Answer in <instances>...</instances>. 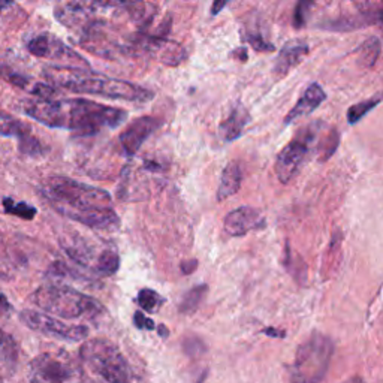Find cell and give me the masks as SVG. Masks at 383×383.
I'll use <instances>...</instances> for the list:
<instances>
[{
  "label": "cell",
  "instance_id": "obj_1",
  "mask_svg": "<svg viewBox=\"0 0 383 383\" xmlns=\"http://www.w3.org/2000/svg\"><path fill=\"white\" fill-rule=\"evenodd\" d=\"M41 192L50 206L66 219L98 231H113L120 226L111 195L103 189L68 177H50L42 183Z\"/></svg>",
  "mask_w": 383,
  "mask_h": 383
},
{
  "label": "cell",
  "instance_id": "obj_2",
  "mask_svg": "<svg viewBox=\"0 0 383 383\" xmlns=\"http://www.w3.org/2000/svg\"><path fill=\"white\" fill-rule=\"evenodd\" d=\"M23 111L46 127L66 129L81 135H94L102 129H115L127 118L125 110L82 98L26 101L23 103Z\"/></svg>",
  "mask_w": 383,
  "mask_h": 383
},
{
  "label": "cell",
  "instance_id": "obj_3",
  "mask_svg": "<svg viewBox=\"0 0 383 383\" xmlns=\"http://www.w3.org/2000/svg\"><path fill=\"white\" fill-rule=\"evenodd\" d=\"M54 15L63 26L78 29L81 33L105 27L106 15L127 17L139 32L151 34L154 11L144 0H72L56 8Z\"/></svg>",
  "mask_w": 383,
  "mask_h": 383
},
{
  "label": "cell",
  "instance_id": "obj_4",
  "mask_svg": "<svg viewBox=\"0 0 383 383\" xmlns=\"http://www.w3.org/2000/svg\"><path fill=\"white\" fill-rule=\"evenodd\" d=\"M44 78L54 87L78 94L102 96L125 102H150L154 93L135 82L96 74L86 68L48 66L42 69Z\"/></svg>",
  "mask_w": 383,
  "mask_h": 383
},
{
  "label": "cell",
  "instance_id": "obj_5",
  "mask_svg": "<svg viewBox=\"0 0 383 383\" xmlns=\"http://www.w3.org/2000/svg\"><path fill=\"white\" fill-rule=\"evenodd\" d=\"M32 301L45 313L63 319H98L105 313L103 306L65 284L45 283L32 295Z\"/></svg>",
  "mask_w": 383,
  "mask_h": 383
},
{
  "label": "cell",
  "instance_id": "obj_6",
  "mask_svg": "<svg viewBox=\"0 0 383 383\" xmlns=\"http://www.w3.org/2000/svg\"><path fill=\"white\" fill-rule=\"evenodd\" d=\"M334 343L327 335L313 332L298 347L289 370V383H320L327 376Z\"/></svg>",
  "mask_w": 383,
  "mask_h": 383
},
{
  "label": "cell",
  "instance_id": "obj_7",
  "mask_svg": "<svg viewBox=\"0 0 383 383\" xmlns=\"http://www.w3.org/2000/svg\"><path fill=\"white\" fill-rule=\"evenodd\" d=\"M80 359L108 383H132L127 359L118 347L102 339H93L80 347Z\"/></svg>",
  "mask_w": 383,
  "mask_h": 383
},
{
  "label": "cell",
  "instance_id": "obj_8",
  "mask_svg": "<svg viewBox=\"0 0 383 383\" xmlns=\"http://www.w3.org/2000/svg\"><path fill=\"white\" fill-rule=\"evenodd\" d=\"M30 383H99L66 352H44L29 364Z\"/></svg>",
  "mask_w": 383,
  "mask_h": 383
},
{
  "label": "cell",
  "instance_id": "obj_9",
  "mask_svg": "<svg viewBox=\"0 0 383 383\" xmlns=\"http://www.w3.org/2000/svg\"><path fill=\"white\" fill-rule=\"evenodd\" d=\"M320 127V123L307 125L301 130H298L292 141L279 153L274 170L280 183L287 184L301 170L311 149L318 142Z\"/></svg>",
  "mask_w": 383,
  "mask_h": 383
},
{
  "label": "cell",
  "instance_id": "obj_10",
  "mask_svg": "<svg viewBox=\"0 0 383 383\" xmlns=\"http://www.w3.org/2000/svg\"><path fill=\"white\" fill-rule=\"evenodd\" d=\"M26 48L30 54L39 58L56 60L68 68H89V63L81 54L72 50L62 39L53 33L34 34L26 41Z\"/></svg>",
  "mask_w": 383,
  "mask_h": 383
},
{
  "label": "cell",
  "instance_id": "obj_11",
  "mask_svg": "<svg viewBox=\"0 0 383 383\" xmlns=\"http://www.w3.org/2000/svg\"><path fill=\"white\" fill-rule=\"evenodd\" d=\"M20 319L24 325L30 329L68 341H81L89 335L87 327L84 325H70L50 316V313H41L34 310H24L20 313Z\"/></svg>",
  "mask_w": 383,
  "mask_h": 383
},
{
  "label": "cell",
  "instance_id": "obj_12",
  "mask_svg": "<svg viewBox=\"0 0 383 383\" xmlns=\"http://www.w3.org/2000/svg\"><path fill=\"white\" fill-rule=\"evenodd\" d=\"M267 226L263 214L251 207H238L226 214L223 230L230 237H244L249 232L260 231Z\"/></svg>",
  "mask_w": 383,
  "mask_h": 383
},
{
  "label": "cell",
  "instance_id": "obj_13",
  "mask_svg": "<svg viewBox=\"0 0 383 383\" xmlns=\"http://www.w3.org/2000/svg\"><path fill=\"white\" fill-rule=\"evenodd\" d=\"M2 135L17 138L18 150L24 156L38 158V156L45 153L41 141L32 135L30 127L26 123H23L21 120L9 115L8 113L2 114Z\"/></svg>",
  "mask_w": 383,
  "mask_h": 383
},
{
  "label": "cell",
  "instance_id": "obj_14",
  "mask_svg": "<svg viewBox=\"0 0 383 383\" xmlns=\"http://www.w3.org/2000/svg\"><path fill=\"white\" fill-rule=\"evenodd\" d=\"M159 127V120L151 115L139 117L134 120L122 134H120V144L127 156H135L144 142L149 139L153 132Z\"/></svg>",
  "mask_w": 383,
  "mask_h": 383
},
{
  "label": "cell",
  "instance_id": "obj_15",
  "mask_svg": "<svg viewBox=\"0 0 383 383\" xmlns=\"http://www.w3.org/2000/svg\"><path fill=\"white\" fill-rule=\"evenodd\" d=\"M310 51L308 44L299 39H294L286 42L280 50L277 58H275V63L272 66L274 77L277 80L284 78L292 69H295L303 60L307 57Z\"/></svg>",
  "mask_w": 383,
  "mask_h": 383
},
{
  "label": "cell",
  "instance_id": "obj_16",
  "mask_svg": "<svg viewBox=\"0 0 383 383\" xmlns=\"http://www.w3.org/2000/svg\"><path fill=\"white\" fill-rule=\"evenodd\" d=\"M327 99V93L323 92V89L319 86V84L313 82L306 89L301 98L298 99V102L294 105L292 110L287 113L284 117V125H291L295 120H299L301 117H306L316 111L320 106V103Z\"/></svg>",
  "mask_w": 383,
  "mask_h": 383
},
{
  "label": "cell",
  "instance_id": "obj_17",
  "mask_svg": "<svg viewBox=\"0 0 383 383\" xmlns=\"http://www.w3.org/2000/svg\"><path fill=\"white\" fill-rule=\"evenodd\" d=\"M5 78L12 84V86H15L33 96H38L39 99H53L58 96L57 87H54L53 84L39 82L30 77L18 74V72L5 70Z\"/></svg>",
  "mask_w": 383,
  "mask_h": 383
},
{
  "label": "cell",
  "instance_id": "obj_18",
  "mask_svg": "<svg viewBox=\"0 0 383 383\" xmlns=\"http://www.w3.org/2000/svg\"><path fill=\"white\" fill-rule=\"evenodd\" d=\"M250 122V114L243 103H237L220 123V135L225 141L231 142L243 135L246 126Z\"/></svg>",
  "mask_w": 383,
  "mask_h": 383
},
{
  "label": "cell",
  "instance_id": "obj_19",
  "mask_svg": "<svg viewBox=\"0 0 383 383\" xmlns=\"http://www.w3.org/2000/svg\"><path fill=\"white\" fill-rule=\"evenodd\" d=\"M241 168L237 162H231L225 166V170L220 177V183L218 189V199L225 201L230 196L235 195L237 192L241 187Z\"/></svg>",
  "mask_w": 383,
  "mask_h": 383
},
{
  "label": "cell",
  "instance_id": "obj_20",
  "mask_svg": "<svg viewBox=\"0 0 383 383\" xmlns=\"http://www.w3.org/2000/svg\"><path fill=\"white\" fill-rule=\"evenodd\" d=\"M0 355H2L4 370L8 371V373H14L18 365L20 349L15 340L12 339V335H9L5 331L2 334V349H0Z\"/></svg>",
  "mask_w": 383,
  "mask_h": 383
},
{
  "label": "cell",
  "instance_id": "obj_21",
  "mask_svg": "<svg viewBox=\"0 0 383 383\" xmlns=\"http://www.w3.org/2000/svg\"><path fill=\"white\" fill-rule=\"evenodd\" d=\"M382 42L376 36H371L358 48V62L363 68H373L380 56Z\"/></svg>",
  "mask_w": 383,
  "mask_h": 383
},
{
  "label": "cell",
  "instance_id": "obj_22",
  "mask_svg": "<svg viewBox=\"0 0 383 383\" xmlns=\"http://www.w3.org/2000/svg\"><path fill=\"white\" fill-rule=\"evenodd\" d=\"M383 101V92L375 94L373 98H370L367 101H363L359 103H355L349 108V111H347V122L351 125H356L358 122H361V120L370 113L373 111L375 108Z\"/></svg>",
  "mask_w": 383,
  "mask_h": 383
},
{
  "label": "cell",
  "instance_id": "obj_23",
  "mask_svg": "<svg viewBox=\"0 0 383 383\" xmlns=\"http://www.w3.org/2000/svg\"><path fill=\"white\" fill-rule=\"evenodd\" d=\"M207 291H208L207 284H199V286L192 287V289L183 296L182 303H180V306H178L180 313H183V315L195 313L198 307L201 306L203 296H206Z\"/></svg>",
  "mask_w": 383,
  "mask_h": 383
},
{
  "label": "cell",
  "instance_id": "obj_24",
  "mask_svg": "<svg viewBox=\"0 0 383 383\" xmlns=\"http://www.w3.org/2000/svg\"><path fill=\"white\" fill-rule=\"evenodd\" d=\"M118 268H120V256L117 255L115 250L106 249V250L101 251L98 262H96V267H94L96 274L106 277V275L115 274L118 271Z\"/></svg>",
  "mask_w": 383,
  "mask_h": 383
},
{
  "label": "cell",
  "instance_id": "obj_25",
  "mask_svg": "<svg viewBox=\"0 0 383 383\" xmlns=\"http://www.w3.org/2000/svg\"><path fill=\"white\" fill-rule=\"evenodd\" d=\"M284 265H286V270L289 271L296 280L299 282L306 280V275H307L306 263L303 262L301 258L294 255L289 243H286V247H284Z\"/></svg>",
  "mask_w": 383,
  "mask_h": 383
},
{
  "label": "cell",
  "instance_id": "obj_26",
  "mask_svg": "<svg viewBox=\"0 0 383 383\" xmlns=\"http://www.w3.org/2000/svg\"><path fill=\"white\" fill-rule=\"evenodd\" d=\"M137 301L144 311H149V313H156V311H159L161 307L163 306L165 298L159 292H156V291L146 287V289L139 291V294L137 296Z\"/></svg>",
  "mask_w": 383,
  "mask_h": 383
},
{
  "label": "cell",
  "instance_id": "obj_27",
  "mask_svg": "<svg viewBox=\"0 0 383 383\" xmlns=\"http://www.w3.org/2000/svg\"><path fill=\"white\" fill-rule=\"evenodd\" d=\"M4 210L6 214L17 215L20 219L24 220H32L36 215V208L32 207L27 202H18L15 199H12L9 196L4 198Z\"/></svg>",
  "mask_w": 383,
  "mask_h": 383
},
{
  "label": "cell",
  "instance_id": "obj_28",
  "mask_svg": "<svg viewBox=\"0 0 383 383\" xmlns=\"http://www.w3.org/2000/svg\"><path fill=\"white\" fill-rule=\"evenodd\" d=\"M351 2L356 6L359 14L370 20L371 26L377 23L379 15L383 12V0H351Z\"/></svg>",
  "mask_w": 383,
  "mask_h": 383
},
{
  "label": "cell",
  "instance_id": "obj_29",
  "mask_svg": "<svg viewBox=\"0 0 383 383\" xmlns=\"http://www.w3.org/2000/svg\"><path fill=\"white\" fill-rule=\"evenodd\" d=\"M339 141H340V138H339V134H337V130H335V129H331L328 132V134H327V137L322 138V141L319 144V147H318L319 159L322 162L328 161L331 158V156L334 154V151L337 150Z\"/></svg>",
  "mask_w": 383,
  "mask_h": 383
},
{
  "label": "cell",
  "instance_id": "obj_30",
  "mask_svg": "<svg viewBox=\"0 0 383 383\" xmlns=\"http://www.w3.org/2000/svg\"><path fill=\"white\" fill-rule=\"evenodd\" d=\"M313 4H315V0H298V4L295 6V12H294V24H295L296 29H303L306 26L308 14H310Z\"/></svg>",
  "mask_w": 383,
  "mask_h": 383
},
{
  "label": "cell",
  "instance_id": "obj_31",
  "mask_svg": "<svg viewBox=\"0 0 383 383\" xmlns=\"http://www.w3.org/2000/svg\"><path fill=\"white\" fill-rule=\"evenodd\" d=\"M184 352L190 356V358H199L202 356L203 353H206L207 347L206 344H203V341L198 337H195V335H192V337H187L184 340Z\"/></svg>",
  "mask_w": 383,
  "mask_h": 383
},
{
  "label": "cell",
  "instance_id": "obj_32",
  "mask_svg": "<svg viewBox=\"0 0 383 383\" xmlns=\"http://www.w3.org/2000/svg\"><path fill=\"white\" fill-rule=\"evenodd\" d=\"M247 41H249L250 45L253 46L255 50H258V51H274V50H275L272 44L267 42L265 39L260 38V36H258V34H251V33H250V34L247 36Z\"/></svg>",
  "mask_w": 383,
  "mask_h": 383
},
{
  "label": "cell",
  "instance_id": "obj_33",
  "mask_svg": "<svg viewBox=\"0 0 383 383\" xmlns=\"http://www.w3.org/2000/svg\"><path fill=\"white\" fill-rule=\"evenodd\" d=\"M134 325L138 328V329H146V331H153L156 329V325L153 319L144 316L142 311H135L134 315Z\"/></svg>",
  "mask_w": 383,
  "mask_h": 383
},
{
  "label": "cell",
  "instance_id": "obj_34",
  "mask_svg": "<svg viewBox=\"0 0 383 383\" xmlns=\"http://www.w3.org/2000/svg\"><path fill=\"white\" fill-rule=\"evenodd\" d=\"M180 268H182V272L186 275L195 272V270L198 268V260L196 259H186L180 263Z\"/></svg>",
  "mask_w": 383,
  "mask_h": 383
},
{
  "label": "cell",
  "instance_id": "obj_35",
  "mask_svg": "<svg viewBox=\"0 0 383 383\" xmlns=\"http://www.w3.org/2000/svg\"><path fill=\"white\" fill-rule=\"evenodd\" d=\"M262 332L265 335H268V337H271V339H284L286 337V331L284 329H277V328H272V327L263 328Z\"/></svg>",
  "mask_w": 383,
  "mask_h": 383
},
{
  "label": "cell",
  "instance_id": "obj_36",
  "mask_svg": "<svg viewBox=\"0 0 383 383\" xmlns=\"http://www.w3.org/2000/svg\"><path fill=\"white\" fill-rule=\"evenodd\" d=\"M230 2H231V0H213V5H211V9H210L211 15H219L222 12V9Z\"/></svg>",
  "mask_w": 383,
  "mask_h": 383
},
{
  "label": "cell",
  "instance_id": "obj_37",
  "mask_svg": "<svg viewBox=\"0 0 383 383\" xmlns=\"http://www.w3.org/2000/svg\"><path fill=\"white\" fill-rule=\"evenodd\" d=\"M158 332L162 339H168V335H170V331H168V328L165 325H159Z\"/></svg>",
  "mask_w": 383,
  "mask_h": 383
},
{
  "label": "cell",
  "instance_id": "obj_38",
  "mask_svg": "<svg viewBox=\"0 0 383 383\" xmlns=\"http://www.w3.org/2000/svg\"><path fill=\"white\" fill-rule=\"evenodd\" d=\"M344 383H367L363 377H359V376H355V377H351L349 380H346Z\"/></svg>",
  "mask_w": 383,
  "mask_h": 383
},
{
  "label": "cell",
  "instance_id": "obj_39",
  "mask_svg": "<svg viewBox=\"0 0 383 383\" xmlns=\"http://www.w3.org/2000/svg\"><path fill=\"white\" fill-rule=\"evenodd\" d=\"M2 310H4V313H6V311L9 310V304H8V299H6L5 294H2Z\"/></svg>",
  "mask_w": 383,
  "mask_h": 383
},
{
  "label": "cell",
  "instance_id": "obj_40",
  "mask_svg": "<svg viewBox=\"0 0 383 383\" xmlns=\"http://www.w3.org/2000/svg\"><path fill=\"white\" fill-rule=\"evenodd\" d=\"M207 376H208V371H203V373L201 375V377L198 379V382H196V383H206V380H207Z\"/></svg>",
  "mask_w": 383,
  "mask_h": 383
},
{
  "label": "cell",
  "instance_id": "obj_41",
  "mask_svg": "<svg viewBox=\"0 0 383 383\" xmlns=\"http://www.w3.org/2000/svg\"><path fill=\"white\" fill-rule=\"evenodd\" d=\"M376 26H379L380 27V30L383 32V12H382V14L379 15V18H377V23H376Z\"/></svg>",
  "mask_w": 383,
  "mask_h": 383
}]
</instances>
